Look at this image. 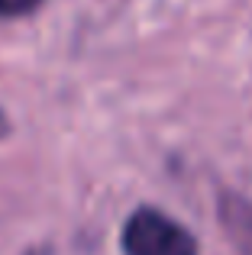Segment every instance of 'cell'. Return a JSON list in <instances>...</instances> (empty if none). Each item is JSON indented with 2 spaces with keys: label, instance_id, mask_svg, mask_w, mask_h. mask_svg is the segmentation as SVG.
I'll list each match as a JSON object with an SVG mask.
<instances>
[{
  "label": "cell",
  "instance_id": "6da1fadb",
  "mask_svg": "<svg viewBox=\"0 0 252 255\" xmlns=\"http://www.w3.org/2000/svg\"><path fill=\"white\" fill-rule=\"evenodd\" d=\"M126 255H197V243L184 226L152 207H139L123 226Z\"/></svg>",
  "mask_w": 252,
  "mask_h": 255
},
{
  "label": "cell",
  "instance_id": "7a4b0ae2",
  "mask_svg": "<svg viewBox=\"0 0 252 255\" xmlns=\"http://www.w3.org/2000/svg\"><path fill=\"white\" fill-rule=\"evenodd\" d=\"M223 226L236 239V246L246 255H252V204H243L233 197L223 200Z\"/></svg>",
  "mask_w": 252,
  "mask_h": 255
},
{
  "label": "cell",
  "instance_id": "3957f363",
  "mask_svg": "<svg viewBox=\"0 0 252 255\" xmlns=\"http://www.w3.org/2000/svg\"><path fill=\"white\" fill-rule=\"evenodd\" d=\"M42 0H0V16H23V13L36 10Z\"/></svg>",
  "mask_w": 252,
  "mask_h": 255
}]
</instances>
